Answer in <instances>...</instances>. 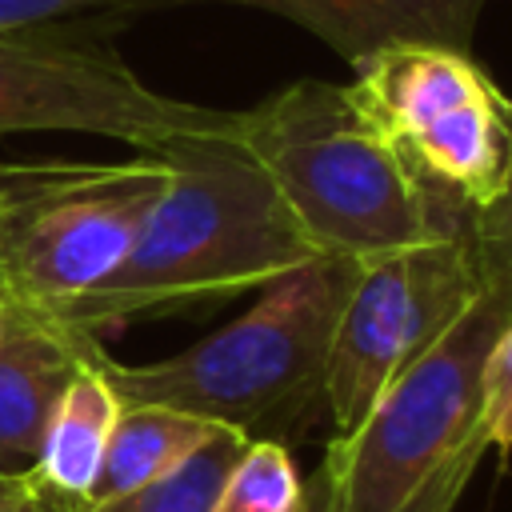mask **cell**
I'll return each mask as SVG.
<instances>
[{
    "label": "cell",
    "instance_id": "44dd1931",
    "mask_svg": "<svg viewBox=\"0 0 512 512\" xmlns=\"http://www.w3.org/2000/svg\"><path fill=\"white\" fill-rule=\"evenodd\" d=\"M76 508H80V504H72V500H64V496H52V492L36 488L20 512H76Z\"/></svg>",
    "mask_w": 512,
    "mask_h": 512
},
{
    "label": "cell",
    "instance_id": "9c48e42d",
    "mask_svg": "<svg viewBox=\"0 0 512 512\" xmlns=\"http://www.w3.org/2000/svg\"><path fill=\"white\" fill-rule=\"evenodd\" d=\"M96 336L32 312L0 348V476H32L48 416Z\"/></svg>",
    "mask_w": 512,
    "mask_h": 512
},
{
    "label": "cell",
    "instance_id": "e0dca14e",
    "mask_svg": "<svg viewBox=\"0 0 512 512\" xmlns=\"http://www.w3.org/2000/svg\"><path fill=\"white\" fill-rule=\"evenodd\" d=\"M152 4H184V0H0V32L56 24L96 8H152Z\"/></svg>",
    "mask_w": 512,
    "mask_h": 512
},
{
    "label": "cell",
    "instance_id": "ba28073f",
    "mask_svg": "<svg viewBox=\"0 0 512 512\" xmlns=\"http://www.w3.org/2000/svg\"><path fill=\"white\" fill-rule=\"evenodd\" d=\"M476 292L480 276L460 236L356 260L324 372L332 440L360 428L380 392L468 308Z\"/></svg>",
    "mask_w": 512,
    "mask_h": 512
},
{
    "label": "cell",
    "instance_id": "277c9868",
    "mask_svg": "<svg viewBox=\"0 0 512 512\" xmlns=\"http://www.w3.org/2000/svg\"><path fill=\"white\" fill-rule=\"evenodd\" d=\"M512 320V284H480L468 308L380 392L360 428L328 440L336 512H452L480 456L484 360Z\"/></svg>",
    "mask_w": 512,
    "mask_h": 512
},
{
    "label": "cell",
    "instance_id": "6da1fadb",
    "mask_svg": "<svg viewBox=\"0 0 512 512\" xmlns=\"http://www.w3.org/2000/svg\"><path fill=\"white\" fill-rule=\"evenodd\" d=\"M156 156L168 188L112 276L60 312V324L96 336L128 316L192 308L264 288L320 256L284 212L272 180L232 132L180 136Z\"/></svg>",
    "mask_w": 512,
    "mask_h": 512
},
{
    "label": "cell",
    "instance_id": "8992f818",
    "mask_svg": "<svg viewBox=\"0 0 512 512\" xmlns=\"http://www.w3.org/2000/svg\"><path fill=\"white\" fill-rule=\"evenodd\" d=\"M348 96L436 196L484 208L504 192L512 176V100L472 52L388 44L356 64Z\"/></svg>",
    "mask_w": 512,
    "mask_h": 512
},
{
    "label": "cell",
    "instance_id": "5b68a950",
    "mask_svg": "<svg viewBox=\"0 0 512 512\" xmlns=\"http://www.w3.org/2000/svg\"><path fill=\"white\" fill-rule=\"evenodd\" d=\"M168 176L156 152L132 160H0V292L60 320L132 252Z\"/></svg>",
    "mask_w": 512,
    "mask_h": 512
},
{
    "label": "cell",
    "instance_id": "5bb4252c",
    "mask_svg": "<svg viewBox=\"0 0 512 512\" xmlns=\"http://www.w3.org/2000/svg\"><path fill=\"white\" fill-rule=\"evenodd\" d=\"M304 480L280 440H248L220 480L212 512H296Z\"/></svg>",
    "mask_w": 512,
    "mask_h": 512
},
{
    "label": "cell",
    "instance_id": "ac0fdd59",
    "mask_svg": "<svg viewBox=\"0 0 512 512\" xmlns=\"http://www.w3.org/2000/svg\"><path fill=\"white\" fill-rule=\"evenodd\" d=\"M296 512H336L332 508V480H328L324 464H316V472L304 480V500Z\"/></svg>",
    "mask_w": 512,
    "mask_h": 512
},
{
    "label": "cell",
    "instance_id": "52a82bcc",
    "mask_svg": "<svg viewBox=\"0 0 512 512\" xmlns=\"http://www.w3.org/2000/svg\"><path fill=\"white\" fill-rule=\"evenodd\" d=\"M236 124L240 112L148 88L104 40L64 32L60 20L0 32V132H84L160 152Z\"/></svg>",
    "mask_w": 512,
    "mask_h": 512
},
{
    "label": "cell",
    "instance_id": "8fae6325",
    "mask_svg": "<svg viewBox=\"0 0 512 512\" xmlns=\"http://www.w3.org/2000/svg\"><path fill=\"white\" fill-rule=\"evenodd\" d=\"M120 408L124 404L104 372V348H96L76 368V376L68 380V388L60 392V400L48 416L44 444H40V456L32 468L36 484L52 496L84 504V496L96 484V472L104 464L108 436H112Z\"/></svg>",
    "mask_w": 512,
    "mask_h": 512
},
{
    "label": "cell",
    "instance_id": "2e32d148",
    "mask_svg": "<svg viewBox=\"0 0 512 512\" xmlns=\"http://www.w3.org/2000/svg\"><path fill=\"white\" fill-rule=\"evenodd\" d=\"M480 424L488 432V444L508 452L512 448V320L496 336L488 360H484V404Z\"/></svg>",
    "mask_w": 512,
    "mask_h": 512
},
{
    "label": "cell",
    "instance_id": "d6986e66",
    "mask_svg": "<svg viewBox=\"0 0 512 512\" xmlns=\"http://www.w3.org/2000/svg\"><path fill=\"white\" fill-rule=\"evenodd\" d=\"M36 488V476H0V512H20Z\"/></svg>",
    "mask_w": 512,
    "mask_h": 512
},
{
    "label": "cell",
    "instance_id": "7c38bea8",
    "mask_svg": "<svg viewBox=\"0 0 512 512\" xmlns=\"http://www.w3.org/2000/svg\"><path fill=\"white\" fill-rule=\"evenodd\" d=\"M220 428L224 424H212V420H200L192 412H176L164 404H124L112 424L104 464H100L96 484L88 488L84 504H104V500L128 496L144 484L172 476Z\"/></svg>",
    "mask_w": 512,
    "mask_h": 512
},
{
    "label": "cell",
    "instance_id": "ffe728a7",
    "mask_svg": "<svg viewBox=\"0 0 512 512\" xmlns=\"http://www.w3.org/2000/svg\"><path fill=\"white\" fill-rule=\"evenodd\" d=\"M28 316H32L28 308H20L12 296H4V292H0V348L8 344V336H12V332H16V328L28 320Z\"/></svg>",
    "mask_w": 512,
    "mask_h": 512
},
{
    "label": "cell",
    "instance_id": "30bf717a",
    "mask_svg": "<svg viewBox=\"0 0 512 512\" xmlns=\"http://www.w3.org/2000/svg\"><path fill=\"white\" fill-rule=\"evenodd\" d=\"M276 12L332 52H340L352 68L388 44H440V48H472L476 16L484 0H224Z\"/></svg>",
    "mask_w": 512,
    "mask_h": 512
},
{
    "label": "cell",
    "instance_id": "7a4b0ae2",
    "mask_svg": "<svg viewBox=\"0 0 512 512\" xmlns=\"http://www.w3.org/2000/svg\"><path fill=\"white\" fill-rule=\"evenodd\" d=\"M236 140L320 256L368 260L456 236L468 212L420 184L352 104L348 84L292 80L240 112Z\"/></svg>",
    "mask_w": 512,
    "mask_h": 512
},
{
    "label": "cell",
    "instance_id": "4fadbf2b",
    "mask_svg": "<svg viewBox=\"0 0 512 512\" xmlns=\"http://www.w3.org/2000/svg\"><path fill=\"white\" fill-rule=\"evenodd\" d=\"M244 444H248L244 432L220 428L172 476H164L156 484H144V488H136L128 496L104 500V504H84L76 512H212L220 480H224V472L232 468V460L240 456Z\"/></svg>",
    "mask_w": 512,
    "mask_h": 512
},
{
    "label": "cell",
    "instance_id": "3957f363",
    "mask_svg": "<svg viewBox=\"0 0 512 512\" xmlns=\"http://www.w3.org/2000/svg\"><path fill=\"white\" fill-rule=\"evenodd\" d=\"M352 276L356 260L312 256L208 340L152 364H116L104 352V372L120 404H164L248 440H280L324 408L328 348Z\"/></svg>",
    "mask_w": 512,
    "mask_h": 512
},
{
    "label": "cell",
    "instance_id": "9a60e30c",
    "mask_svg": "<svg viewBox=\"0 0 512 512\" xmlns=\"http://www.w3.org/2000/svg\"><path fill=\"white\" fill-rule=\"evenodd\" d=\"M456 236L464 240L480 284H512V176L492 204L464 212Z\"/></svg>",
    "mask_w": 512,
    "mask_h": 512
}]
</instances>
